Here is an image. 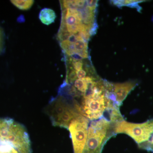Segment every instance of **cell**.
<instances>
[{
	"label": "cell",
	"mask_w": 153,
	"mask_h": 153,
	"mask_svg": "<svg viewBox=\"0 0 153 153\" xmlns=\"http://www.w3.org/2000/svg\"><path fill=\"white\" fill-rule=\"evenodd\" d=\"M4 47V31L0 27V54L2 53Z\"/></svg>",
	"instance_id": "2e32d148"
},
{
	"label": "cell",
	"mask_w": 153,
	"mask_h": 153,
	"mask_svg": "<svg viewBox=\"0 0 153 153\" xmlns=\"http://www.w3.org/2000/svg\"><path fill=\"white\" fill-rule=\"evenodd\" d=\"M90 120L83 116L74 119L69 124L70 132L74 153H82L87 139Z\"/></svg>",
	"instance_id": "5b68a950"
},
{
	"label": "cell",
	"mask_w": 153,
	"mask_h": 153,
	"mask_svg": "<svg viewBox=\"0 0 153 153\" xmlns=\"http://www.w3.org/2000/svg\"><path fill=\"white\" fill-rule=\"evenodd\" d=\"M75 72L77 79H83L88 76L94 75L92 74H88L87 70H85L83 68L79 71H75Z\"/></svg>",
	"instance_id": "5bb4252c"
},
{
	"label": "cell",
	"mask_w": 153,
	"mask_h": 153,
	"mask_svg": "<svg viewBox=\"0 0 153 153\" xmlns=\"http://www.w3.org/2000/svg\"><path fill=\"white\" fill-rule=\"evenodd\" d=\"M0 140L12 143L21 153H32L31 142L24 126L9 118H0Z\"/></svg>",
	"instance_id": "3957f363"
},
{
	"label": "cell",
	"mask_w": 153,
	"mask_h": 153,
	"mask_svg": "<svg viewBox=\"0 0 153 153\" xmlns=\"http://www.w3.org/2000/svg\"><path fill=\"white\" fill-rule=\"evenodd\" d=\"M115 134H125L130 137L138 146L146 142L153 134V119L141 123H134L123 120L114 124Z\"/></svg>",
	"instance_id": "277c9868"
},
{
	"label": "cell",
	"mask_w": 153,
	"mask_h": 153,
	"mask_svg": "<svg viewBox=\"0 0 153 153\" xmlns=\"http://www.w3.org/2000/svg\"><path fill=\"white\" fill-rule=\"evenodd\" d=\"M97 1H86V7L90 11L94 12L97 6Z\"/></svg>",
	"instance_id": "9a60e30c"
},
{
	"label": "cell",
	"mask_w": 153,
	"mask_h": 153,
	"mask_svg": "<svg viewBox=\"0 0 153 153\" xmlns=\"http://www.w3.org/2000/svg\"><path fill=\"white\" fill-rule=\"evenodd\" d=\"M10 1L14 5L17 7L18 8L21 10H28L33 6L34 4V1L32 0H23V1H18L14 0Z\"/></svg>",
	"instance_id": "30bf717a"
},
{
	"label": "cell",
	"mask_w": 153,
	"mask_h": 153,
	"mask_svg": "<svg viewBox=\"0 0 153 153\" xmlns=\"http://www.w3.org/2000/svg\"><path fill=\"white\" fill-rule=\"evenodd\" d=\"M75 52H81V51H88V43L79 36L77 40L74 43Z\"/></svg>",
	"instance_id": "8fae6325"
},
{
	"label": "cell",
	"mask_w": 153,
	"mask_h": 153,
	"mask_svg": "<svg viewBox=\"0 0 153 153\" xmlns=\"http://www.w3.org/2000/svg\"><path fill=\"white\" fill-rule=\"evenodd\" d=\"M138 146L140 149L153 152V134L148 141Z\"/></svg>",
	"instance_id": "7c38bea8"
},
{
	"label": "cell",
	"mask_w": 153,
	"mask_h": 153,
	"mask_svg": "<svg viewBox=\"0 0 153 153\" xmlns=\"http://www.w3.org/2000/svg\"><path fill=\"white\" fill-rule=\"evenodd\" d=\"M39 19L43 24L49 25L55 22L56 15L54 11L49 8H44L40 11Z\"/></svg>",
	"instance_id": "ba28073f"
},
{
	"label": "cell",
	"mask_w": 153,
	"mask_h": 153,
	"mask_svg": "<svg viewBox=\"0 0 153 153\" xmlns=\"http://www.w3.org/2000/svg\"><path fill=\"white\" fill-rule=\"evenodd\" d=\"M114 123L104 117L90 120L88 133L82 153H102L105 145L114 136Z\"/></svg>",
	"instance_id": "7a4b0ae2"
},
{
	"label": "cell",
	"mask_w": 153,
	"mask_h": 153,
	"mask_svg": "<svg viewBox=\"0 0 153 153\" xmlns=\"http://www.w3.org/2000/svg\"><path fill=\"white\" fill-rule=\"evenodd\" d=\"M136 81H129L123 83H114L111 85L110 91L116 104L120 107L128 95L136 86Z\"/></svg>",
	"instance_id": "8992f818"
},
{
	"label": "cell",
	"mask_w": 153,
	"mask_h": 153,
	"mask_svg": "<svg viewBox=\"0 0 153 153\" xmlns=\"http://www.w3.org/2000/svg\"><path fill=\"white\" fill-rule=\"evenodd\" d=\"M69 60L72 65L71 67L75 71H79L82 69L83 62L82 60H71V58H69Z\"/></svg>",
	"instance_id": "4fadbf2b"
},
{
	"label": "cell",
	"mask_w": 153,
	"mask_h": 153,
	"mask_svg": "<svg viewBox=\"0 0 153 153\" xmlns=\"http://www.w3.org/2000/svg\"><path fill=\"white\" fill-rule=\"evenodd\" d=\"M45 112L53 126L67 129L72 120L81 115L73 100L60 94L49 101Z\"/></svg>",
	"instance_id": "6da1fadb"
},
{
	"label": "cell",
	"mask_w": 153,
	"mask_h": 153,
	"mask_svg": "<svg viewBox=\"0 0 153 153\" xmlns=\"http://www.w3.org/2000/svg\"><path fill=\"white\" fill-rule=\"evenodd\" d=\"M82 23V16L79 11L75 9H66L62 13L60 29L67 31V28L78 26Z\"/></svg>",
	"instance_id": "52a82bcc"
},
{
	"label": "cell",
	"mask_w": 153,
	"mask_h": 153,
	"mask_svg": "<svg viewBox=\"0 0 153 153\" xmlns=\"http://www.w3.org/2000/svg\"><path fill=\"white\" fill-rule=\"evenodd\" d=\"M0 153H21L12 143L5 140H0Z\"/></svg>",
	"instance_id": "9c48e42d"
}]
</instances>
